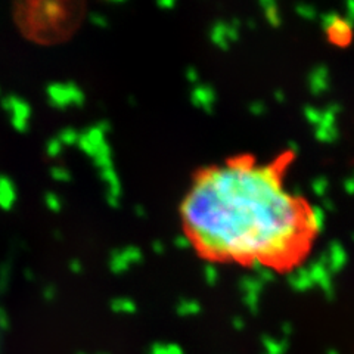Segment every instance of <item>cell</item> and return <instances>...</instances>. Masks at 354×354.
I'll return each instance as SVG.
<instances>
[{
    "instance_id": "obj_1",
    "label": "cell",
    "mask_w": 354,
    "mask_h": 354,
    "mask_svg": "<svg viewBox=\"0 0 354 354\" xmlns=\"http://www.w3.org/2000/svg\"><path fill=\"white\" fill-rule=\"evenodd\" d=\"M289 158L258 162L239 156L205 169L182 204L189 239L205 257L289 270L310 253L320 222L285 183Z\"/></svg>"
}]
</instances>
